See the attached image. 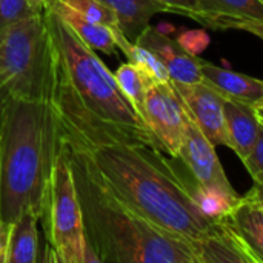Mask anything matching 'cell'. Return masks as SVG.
I'll use <instances>...</instances> for the list:
<instances>
[{
    "mask_svg": "<svg viewBox=\"0 0 263 263\" xmlns=\"http://www.w3.org/2000/svg\"><path fill=\"white\" fill-rule=\"evenodd\" d=\"M62 2L94 23L103 25L112 31L120 29L119 20H117L114 11L111 8H108L106 5H103L100 0H62Z\"/></svg>",
    "mask_w": 263,
    "mask_h": 263,
    "instance_id": "cb8c5ba5",
    "label": "cell"
},
{
    "mask_svg": "<svg viewBox=\"0 0 263 263\" xmlns=\"http://www.w3.org/2000/svg\"><path fill=\"white\" fill-rule=\"evenodd\" d=\"M45 0H0V31L18 20L43 14Z\"/></svg>",
    "mask_w": 263,
    "mask_h": 263,
    "instance_id": "603a6c76",
    "label": "cell"
},
{
    "mask_svg": "<svg viewBox=\"0 0 263 263\" xmlns=\"http://www.w3.org/2000/svg\"><path fill=\"white\" fill-rule=\"evenodd\" d=\"M0 83L12 97H51L52 46L45 14L18 20L0 31Z\"/></svg>",
    "mask_w": 263,
    "mask_h": 263,
    "instance_id": "5b68a950",
    "label": "cell"
},
{
    "mask_svg": "<svg viewBox=\"0 0 263 263\" xmlns=\"http://www.w3.org/2000/svg\"><path fill=\"white\" fill-rule=\"evenodd\" d=\"M8 97H9V94H8V91H6V88L0 83V112H2V109H3V105H5V102H6Z\"/></svg>",
    "mask_w": 263,
    "mask_h": 263,
    "instance_id": "f546056e",
    "label": "cell"
},
{
    "mask_svg": "<svg viewBox=\"0 0 263 263\" xmlns=\"http://www.w3.org/2000/svg\"><path fill=\"white\" fill-rule=\"evenodd\" d=\"M190 18L202 23L211 29H237L257 35L263 40V20L242 18V17H227V15H210V14H191Z\"/></svg>",
    "mask_w": 263,
    "mask_h": 263,
    "instance_id": "7402d4cb",
    "label": "cell"
},
{
    "mask_svg": "<svg viewBox=\"0 0 263 263\" xmlns=\"http://www.w3.org/2000/svg\"><path fill=\"white\" fill-rule=\"evenodd\" d=\"M39 222L48 248L60 263H100L86 240L83 216L72 171L60 139V148L45 188Z\"/></svg>",
    "mask_w": 263,
    "mask_h": 263,
    "instance_id": "8992f818",
    "label": "cell"
},
{
    "mask_svg": "<svg viewBox=\"0 0 263 263\" xmlns=\"http://www.w3.org/2000/svg\"><path fill=\"white\" fill-rule=\"evenodd\" d=\"M71 143L80 146L111 190L151 223L191 245L216 231L217 220L200 211L179 170L162 151L140 142Z\"/></svg>",
    "mask_w": 263,
    "mask_h": 263,
    "instance_id": "7a4b0ae2",
    "label": "cell"
},
{
    "mask_svg": "<svg viewBox=\"0 0 263 263\" xmlns=\"http://www.w3.org/2000/svg\"><path fill=\"white\" fill-rule=\"evenodd\" d=\"M45 8L55 12L91 49L114 57L117 55V45L112 29L85 18L62 0H45Z\"/></svg>",
    "mask_w": 263,
    "mask_h": 263,
    "instance_id": "5bb4252c",
    "label": "cell"
},
{
    "mask_svg": "<svg viewBox=\"0 0 263 263\" xmlns=\"http://www.w3.org/2000/svg\"><path fill=\"white\" fill-rule=\"evenodd\" d=\"M139 45L154 52L165 65L171 82L177 83H197L202 82L200 60L197 55L186 52L177 40L160 32L157 28L148 26L137 39Z\"/></svg>",
    "mask_w": 263,
    "mask_h": 263,
    "instance_id": "30bf717a",
    "label": "cell"
},
{
    "mask_svg": "<svg viewBox=\"0 0 263 263\" xmlns=\"http://www.w3.org/2000/svg\"><path fill=\"white\" fill-rule=\"evenodd\" d=\"M176 40L179 42V45L186 52H190L193 55H199L210 45V35L203 29H188V31H183V32L179 34V37Z\"/></svg>",
    "mask_w": 263,
    "mask_h": 263,
    "instance_id": "d4e9b609",
    "label": "cell"
},
{
    "mask_svg": "<svg viewBox=\"0 0 263 263\" xmlns=\"http://www.w3.org/2000/svg\"><path fill=\"white\" fill-rule=\"evenodd\" d=\"M39 213L26 208L9 223V242L6 263L40 262L39 251Z\"/></svg>",
    "mask_w": 263,
    "mask_h": 263,
    "instance_id": "9a60e30c",
    "label": "cell"
},
{
    "mask_svg": "<svg viewBox=\"0 0 263 263\" xmlns=\"http://www.w3.org/2000/svg\"><path fill=\"white\" fill-rule=\"evenodd\" d=\"M143 120L156 137L162 153L177 159L186 129L188 114L171 82H148Z\"/></svg>",
    "mask_w": 263,
    "mask_h": 263,
    "instance_id": "52a82bcc",
    "label": "cell"
},
{
    "mask_svg": "<svg viewBox=\"0 0 263 263\" xmlns=\"http://www.w3.org/2000/svg\"><path fill=\"white\" fill-rule=\"evenodd\" d=\"M260 106H263V96H262V99L256 103V106H254V108H260Z\"/></svg>",
    "mask_w": 263,
    "mask_h": 263,
    "instance_id": "1f68e13d",
    "label": "cell"
},
{
    "mask_svg": "<svg viewBox=\"0 0 263 263\" xmlns=\"http://www.w3.org/2000/svg\"><path fill=\"white\" fill-rule=\"evenodd\" d=\"M114 79H116L120 91L123 92V96L128 99V102L133 105V108L137 111V114L143 120L146 86H148V82L153 79L129 62L122 63L119 66V69L114 72Z\"/></svg>",
    "mask_w": 263,
    "mask_h": 263,
    "instance_id": "ffe728a7",
    "label": "cell"
},
{
    "mask_svg": "<svg viewBox=\"0 0 263 263\" xmlns=\"http://www.w3.org/2000/svg\"><path fill=\"white\" fill-rule=\"evenodd\" d=\"M62 143L72 171L86 240L100 263H197L190 242L131 210L80 146L63 136Z\"/></svg>",
    "mask_w": 263,
    "mask_h": 263,
    "instance_id": "3957f363",
    "label": "cell"
},
{
    "mask_svg": "<svg viewBox=\"0 0 263 263\" xmlns=\"http://www.w3.org/2000/svg\"><path fill=\"white\" fill-rule=\"evenodd\" d=\"M180 96L188 116L194 120L199 129L214 146H228L230 140L227 134L223 103L225 96L206 85L205 82L197 83H177L171 82Z\"/></svg>",
    "mask_w": 263,
    "mask_h": 263,
    "instance_id": "ba28073f",
    "label": "cell"
},
{
    "mask_svg": "<svg viewBox=\"0 0 263 263\" xmlns=\"http://www.w3.org/2000/svg\"><path fill=\"white\" fill-rule=\"evenodd\" d=\"M8 242H9V223L0 217V263H6Z\"/></svg>",
    "mask_w": 263,
    "mask_h": 263,
    "instance_id": "83f0119b",
    "label": "cell"
},
{
    "mask_svg": "<svg viewBox=\"0 0 263 263\" xmlns=\"http://www.w3.org/2000/svg\"><path fill=\"white\" fill-rule=\"evenodd\" d=\"M114 37H116L117 48H120L123 51V54L126 55L129 63L136 65L139 69H142L145 74H148L154 82H159V83L171 82L165 65L160 62V59L154 52H151L148 48H145L139 43L129 42L120 29L114 31Z\"/></svg>",
    "mask_w": 263,
    "mask_h": 263,
    "instance_id": "d6986e66",
    "label": "cell"
},
{
    "mask_svg": "<svg viewBox=\"0 0 263 263\" xmlns=\"http://www.w3.org/2000/svg\"><path fill=\"white\" fill-rule=\"evenodd\" d=\"M177 159L186 166L191 177L197 183L217 188L230 194H237L216 154V146L206 139L190 116Z\"/></svg>",
    "mask_w": 263,
    "mask_h": 263,
    "instance_id": "9c48e42d",
    "label": "cell"
},
{
    "mask_svg": "<svg viewBox=\"0 0 263 263\" xmlns=\"http://www.w3.org/2000/svg\"><path fill=\"white\" fill-rule=\"evenodd\" d=\"M163 5L170 8L171 12L182 14V15H191L193 12H197V0H159Z\"/></svg>",
    "mask_w": 263,
    "mask_h": 263,
    "instance_id": "4316f807",
    "label": "cell"
},
{
    "mask_svg": "<svg viewBox=\"0 0 263 263\" xmlns=\"http://www.w3.org/2000/svg\"><path fill=\"white\" fill-rule=\"evenodd\" d=\"M245 197L250 199L251 202H254L256 205H259L260 208H263V179L254 180L253 188L245 194Z\"/></svg>",
    "mask_w": 263,
    "mask_h": 263,
    "instance_id": "f1b7e54d",
    "label": "cell"
},
{
    "mask_svg": "<svg viewBox=\"0 0 263 263\" xmlns=\"http://www.w3.org/2000/svg\"><path fill=\"white\" fill-rule=\"evenodd\" d=\"M185 185L188 186L194 202L197 203V206L200 208V211L210 219V220H220L223 217H227L234 206L239 203L240 200V194H230L227 191L217 190V188H211V186H203L200 183H197L193 177L186 179L182 173H180Z\"/></svg>",
    "mask_w": 263,
    "mask_h": 263,
    "instance_id": "ac0fdd59",
    "label": "cell"
},
{
    "mask_svg": "<svg viewBox=\"0 0 263 263\" xmlns=\"http://www.w3.org/2000/svg\"><path fill=\"white\" fill-rule=\"evenodd\" d=\"M197 12L210 14V15L263 20V2L262 0H197Z\"/></svg>",
    "mask_w": 263,
    "mask_h": 263,
    "instance_id": "44dd1931",
    "label": "cell"
},
{
    "mask_svg": "<svg viewBox=\"0 0 263 263\" xmlns=\"http://www.w3.org/2000/svg\"><path fill=\"white\" fill-rule=\"evenodd\" d=\"M62 129L51 99L9 96L0 112V217L11 223L26 208L40 206Z\"/></svg>",
    "mask_w": 263,
    "mask_h": 263,
    "instance_id": "277c9868",
    "label": "cell"
},
{
    "mask_svg": "<svg viewBox=\"0 0 263 263\" xmlns=\"http://www.w3.org/2000/svg\"><path fill=\"white\" fill-rule=\"evenodd\" d=\"M227 219L253 254L256 263H263V208L242 196Z\"/></svg>",
    "mask_w": 263,
    "mask_h": 263,
    "instance_id": "e0dca14e",
    "label": "cell"
},
{
    "mask_svg": "<svg viewBox=\"0 0 263 263\" xmlns=\"http://www.w3.org/2000/svg\"><path fill=\"white\" fill-rule=\"evenodd\" d=\"M223 114L230 148L243 162L251 153L260 128L256 109L253 105L225 97Z\"/></svg>",
    "mask_w": 263,
    "mask_h": 263,
    "instance_id": "4fadbf2b",
    "label": "cell"
},
{
    "mask_svg": "<svg viewBox=\"0 0 263 263\" xmlns=\"http://www.w3.org/2000/svg\"><path fill=\"white\" fill-rule=\"evenodd\" d=\"M202 82L219 91L228 99L256 106L263 96V80L240 74L231 69L216 66L211 62L200 60Z\"/></svg>",
    "mask_w": 263,
    "mask_h": 263,
    "instance_id": "7c38bea8",
    "label": "cell"
},
{
    "mask_svg": "<svg viewBox=\"0 0 263 263\" xmlns=\"http://www.w3.org/2000/svg\"><path fill=\"white\" fill-rule=\"evenodd\" d=\"M243 165L248 170V173L251 174L253 180L263 179V123H260L257 140H256L251 153L248 154V157L243 160Z\"/></svg>",
    "mask_w": 263,
    "mask_h": 263,
    "instance_id": "484cf974",
    "label": "cell"
},
{
    "mask_svg": "<svg viewBox=\"0 0 263 263\" xmlns=\"http://www.w3.org/2000/svg\"><path fill=\"white\" fill-rule=\"evenodd\" d=\"M197 263H256L227 217L217 220L213 234L193 243Z\"/></svg>",
    "mask_w": 263,
    "mask_h": 263,
    "instance_id": "8fae6325",
    "label": "cell"
},
{
    "mask_svg": "<svg viewBox=\"0 0 263 263\" xmlns=\"http://www.w3.org/2000/svg\"><path fill=\"white\" fill-rule=\"evenodd\" d=\"M254 109H256V114H257L259 122L263 123V106H260V108H254Z\"/></svg>",
    "mask_w": 263,
    "mask_h": 263,
    "instance_id": "4dcf8cb0",
    "label": "cell"
},
{
    "mask_svg": "<svg viewBox=\"0 0 263 263\" xmlns=\"http://www.w3.org/2000/svg\"><path fill=\"white\" fill-rule=\"evenodd\" d=\"M43 14L52 46L49 99L62 136L80 145L140 142L162 151L96 51L55 12L45 8Z\"/></svg>",
    "mask_w": 263,
    "mask_h": 263,
    "instance_id": "6da1fadb",
    "label": "cell"
},
{
    "mask_svg": "<svg viewBox=\"0 0 263 263\" xmlns=\"http://www.w3.org/2000/svg\"><path fill=\"white\" fill-rule=\"evenodd\" d=\"M262 2H263V0H262Z\"/></svg>",
    "mask_w": 263,
    "mask_h": 263,
    "instance_id": "d6a6232c",
    "label": "cell"
},
{
    "mask_svg": "<svg viewBox=\"0 0 263 263\" xmlns=\"http://www.w3.org/2000/svg\"><path fill=\"white\" fill-rule=\"evenodd\" d=\"M111 8L119 20L123 35L136 43L140 34L149 26V20L159 12H171L159 0H100Z\"/></svg>",
    "mask_w": 263,
    "mask_h": 263,
    "instance_id": "2e32d148",
    "label": "cell"
}]
</instances>
